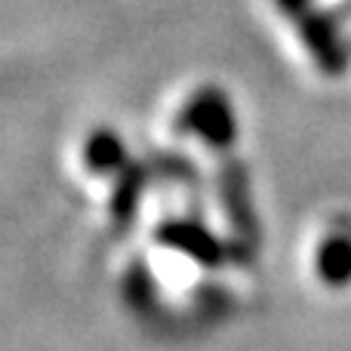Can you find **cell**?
<instances>
[{
  "label": "cell",
  "instance_id": "1",
  "mask_svg": "<svg viewBox=\"0 0 351 351\" xmlns=\"http://www.w3.org/2000/svg\"><path fill=\"white\" fill-rule=\"evenodd\" d=\"M219 191H222V206L228 225L234 231L237 250L250 256L259 247V222H256L253 197H250V176L241 160H225L219 173Z\"/></svg>",
  "mask_w": 351,
  "mask_h": 351
},
{
  "label": "cell",
  "instance_id": "2",
  "mask_svg": "<svg viewBox=\"0 0 351 351\" xmlns=\"http://www.w3.org/2000/svg\"><path fill=\"white\" fill-rule=\"evenodd\" d=\"M179 121V130L200 136L210 148H228L237 139L234 111H231L225 93L219 90H200L197 96H191V102H185L182 108Z\"/></svg>",
  "mask_w": 351,
  "mask_h": 351
},
{
  "label": "cell",
  "instance_id": "3",
  "mask_svg": "<svg viewBox=\"0 0 351 351\" xmlns=\"http://www.w3.org/2000/svg\"><path fill=\"white\" fill-rule=\"evenodd\" d=\"M158 241L164 243V247L176 250V253H185L188 259L200 262L204 268L222 265L225 256H228L225 243L219 241L210 228L194 222V219H170V222H164L158 228Z\"/></svg>",
  "mask_w": 351,
  "mask_h": 351
},
{
  "label": "cell",
  "instance_id": "4",
  "mask_svg": "<svg viewBox=\"0 0 351 351\" xmlns=\"http://www.w3.org/2000/svg\"><path fill=\"white\" fill-rule=\"evenodd\" d=\"M317 274L327 287L351 284V222L339 219L317 250Z\"/></svg>",
  "mask_w": 351,
  "mask_h": 351
},
{
  "label": "cell",
  "instance_id": "5",
  "mask_svg": "<svg viewBox=\"0 0 351 351\" xmlns=\"http://www.w3.org/2000/svg\"><path fill=\"white\" fill-rule=\"evenodd\" d=\"M142 185H145V167L127 164L117 173L114 197H111V222H114L117 231H127L133 225L139 200H142Z\"/></svg>",
  "mask_w": 351,
  "mask_h": 351
},
{
  "label": "cell",
  "instance_id": "6",
  "mask_svg": "<svg viewBox=\"0 0 351 351\" xmlns=\"http://www.w3.org/2000/svg\"><path fill=\"white\" fill-rule=\"evenodd\" d=\"M302 34L308 49L315 53L317 65L327 74H339L342 65H346V49H342L339 31L333 28L330 19H317V22H302Z\"/></svg>",
  "mask_w": 351,
  "mask_h": 351
},
{
  "label": "cell",
  "instance_id": "7",
  "mask_svg": "<svg viewBox=\"0 0 351 351\" xmlns=\"http://www.w3.org/2000/svg\"><path fill=\"white\" fill-rule=\"evenodd\" d=\"M84 160L93 173H121L127 167V152H123V142L117 133L111 130H96V133L86 139L84 145Z\"/></svg>",
  "mask_w": 351,
  "mask_h": 351
},
{
  "label": "cell",
  "instance_id": "8",
  "mask_svg": "<svg viewBox=\"0 0 351 351\" xmlns=\"http://www.w3.org/2000/svg\"><path fill=\"white\" fill-rule=\"evenodd\" d=\"M127 299L133 308L145 311L148 305L154 302V280L152 274H148L145 262H133V268H130L127 274Z\"/></svg>",
  "mask_w": 351,
  "mask_h": 351
}]
</instances>
